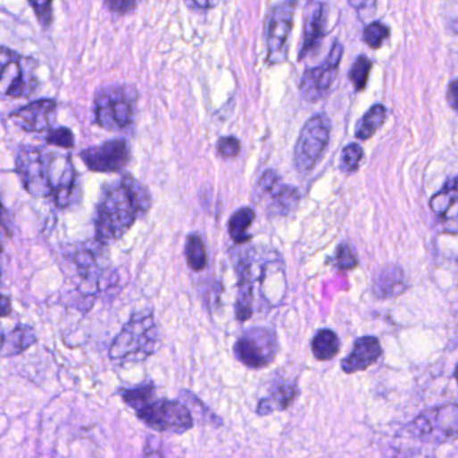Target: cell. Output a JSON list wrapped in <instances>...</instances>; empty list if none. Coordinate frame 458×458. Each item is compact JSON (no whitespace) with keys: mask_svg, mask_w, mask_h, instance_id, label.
<instances>
[{"mask_svg":"<svg viewBox=\"0 0 458 458\" xmlns=\"http://www.w3.org/2000/svg\"><path fill=\"white\" fill-rule=\"evenodd\" d=\"M458 412L455 404L426 410L406 428L412 438L428 444H444L457 437Z\"/></svg>","mask_w":458,"mask_h":458,"instance_id":"cell-6","label":"cell"},{"mask_svg":"<svg viewBox=\"0 0 458 458\" xmlns=\"http://www.w3.org/2000/svg\"><path fill=\"white\" fill-rule=\"evenodd\" d=\"M12 301L7 296L0 295V318H6L12 315Z\"/></svg>","mask_w":458,"mask_h":458,"instance_id":"cell-38","label":"cell"},{"mask_svg":"<svg viewBox=\"0 0 458 458\" xmlns=\"http://www.w3.org/2000/svg\"><path fill=\"white\" fill-rule=\"evenodd\" d=\"M327 20L329 9L326 4H316L308 12L305 26H304L303 46L300 50V60L310 57L312 53L318 52L326 37Z\"/></svg>","mask_w":458,"mask_h":458,"instance_id":"cell-15","label":"cell"},{"mask_svg":"<svg viewBox=\"0 0 458 458\" xmlns=\"http://www.w3.org/2000/svg\"><path fill=\"white\" fill-rule=\"evenodd\" d=\"M279 183V174L273 171V170H269V171L263 172L262 177L260 178V182H258L257 186V194L262 196H268Z\"/></svg>","mask_w":458,"mask_h":458,"instance_id":"cell-34","label":"cell"},{"mask_svg":"<svg viewBox=\"0 0 458 458\" xmlns=\"http://www.w3.org/2000/svg\"><path fill=\"white\" fill-rule=\"evenodd\" d=\"M151 207V196L140 182L125 175L106 186L96 212V237L100 244L121 238Z\"/></svg>","mask_w":458,"mask_h":458,"instance_id":"cell-1","label":"cell"},{"mask_svg":"<svg viewBox=\"0 0 458 458\" xmlns=\"http://www.w3.org/2000/svg\"><path fill=\"white\" fill-rule=\"evenodd\" d=\"M277 351V335L271 329L262 327L247 329L234 346L237 359L245 366L254 370L269 366L276 359Z\"/></svg>","mask_w":458,"mask_h":458,"instance_id":"cell-8","label":"cell"},{"mask_svg":"<svg viewBox=\"0 0 458 458\" xmlns=\"http://www.w3.org/2000/svg\"><path fill=\"white\" fill-rule=\"evenodd\" d=\"M298 388L295 382H284L274 385L269 391V396L262 398L258 404L257 412L260 415H268L273 412H281L287 409L297 398Z\"/></svg>","mask_w":458,"mask_h":458,"instance_id":"cell-17","label":"cell"},{"mask_svg":"<svg viewBox=\"0 0 458 458\" xmlns=\"http://www.w3.org/2000/svg\"><path fill=\"white\" fill-rule=\"evenodd\" d=\"M254 220L255 212H253L252 207H242L231 215L229 221V234L236 244H245L252 239L249 229Z\"/></svg>","mask_w":458,"mask_h":458,"instance_id":"cell-21","label":"cell"},{"mask_svg":"<svg viewBox=\"0 0 458 458\" xmlns=\"http://www.w3.org/2000/svg\"><path fill=\"white\" fill-rule=\"evenodd\" d=\"M155 396V386L152 383L138 386V387L129 388V390L122 391L121 396L128 406L133 409H140L144 404H148Z\"/></svg>","mask_w":458,"mask_h":458,"instance_id":"cell-27","label":"cell"},{"mask_svg":"<svg viewBox=\"0 0 458 458\" xmlns=\"http://www.w3.org/2000/svg\"><path fill=\"white\" fill-rule=\"evenodd\" d=\"M447 103L452 106L453 111H457V81L453 79L450 82L449 87H447Z\"/></svg>","mask_w":458,"mask_h":458,"instance_id":"cell-36","label":"cell"},{"mask_svg":"<svg viewBox=\"0 0 458 458\" xmlns=\"http://www.w3.org/2000/svg\"><path fill=\"white\" fill-rule=\"evenodd\" d=\"M37 342L34 329L29 326H18L9 332H0V356L20 355Z\"/></svg>","mask_w":458,"mask_h":458,"instance_id":"cell-18","label":"cell"},{"mask_svg":"<svg viewBox=\"0 0 458 458\" xmlns=\"http://www.w3.org/2000/svg\"><path fill=\"white\" fill-rule=\"evenodd\" d=\"M136 98L135 89L124 85H111L98 90L95 98L96 122L108 130L129 127L135 116Z\"/></svg>","mask_w":458,"mask_h":458,"instance_id":"cell-3","label":"cell"},{"mask_svg":"<svg viewBox=\"0 0 458 458\" xmlns=\"http://www.w3.org/2000/svg\"><path fill=\"white\" fill-rule=\"evenodd\" d=\"M268 196H271V209L276 214L287 215L292 212L300 202V193L293 186L277 185Z\"/></svg>","mask_w":458,"mask_h":458,"instance_id":"cell-22","label":"cell"},{"mask_svg":"<svg viewBox=\"0 0 458 458\" xmlns=\"http://www.w3.org/2000/svg\"><path fill=\"white\" fill-rule=\"evenodd\" d=\"M47 179L54 204L61 209L68 207L77 187V171L71 156L47 154Z\"/></svg>","mask_w":458,"mask_h":458,"instance_id":"cell-12","label":"cell"},{"mask_svg":"<svg viewBox=\"0 0 458 458\" xmlns=\"http://www.w3.org/2000/svg\"><path fill=\"white\" fill-rule=\"evenodd\" d=\"M0 254H2V246H0Z\"/></svg>","mask_w":458,"mask_h":458,"instance_id":"cell-40","label":"cell"},{"mask_svg":"<svg viewBox=\"0 0 458 458\" xmlns=\"http://www.w3.org/2000/svg\"><path fill=\"white\" fill-rule=\"evenodd\" d=\"M343 50H345L343 45L339 44V41H335L326 61L321 65L304 73L300 82V95L304 100L316 103L329 95L337 79V71L342 62Z\"/></svg>","mask_w":458,"mask_h":458,"instance_id":"cell-9","label":"cell"},{"mask_svg":"<svg viewBox=\"0 0 458 458\" xmlns=\"http://www.w3.org/2000/svg\"><path fill=\"white\" fill-rule=\"evenodd\" d=\"M457 202V179L452 178L445 183L442 190L431 198L430 207L434 214L438 217H446L453 206Z\"/></svg>","mask_w":458,"mask_h":458,"instance_id":"cell-24","label":"cell"},{"mask_svg":"<svg viewBox=\"0 0 458 458\" xmlns=\"http://www.w3.org/2000/svg\"><path fill=\"white\" fill-rule=\"evenodd\" d=\"M186 260L193 271H201L206 268L207 255L204 239L198 234L188 236L186 244Z\"/></svg>","mask_w":458,"mask_h":458,"instance_id":"cell-25","label":"cell"},{"mask_svg":"<svg viewBox=\"0 0 458 458\" xmlns=\"http://www.w3.org/2000/svg\"><path fill=\"white\" fill-rule=\"evenodd\" d=\"M17 172L23 187L34 198H49L47 154L36 146H25L17 156Z\"/></svg>","mask_w":458,"mask_h":458,"instance_id":"cell-10","label":"cell"},{"mask_svg":"<svg viewBox=\"0 0 458 458\" xmlns=\"http://www.w3.org/2000/svg\"><path fill=\"white\" fill-rule=\"evenodd\" d=\"M106 9L114 14L124 15L136 7V0H104Z\"/></svg>","mask_w":458,"mask_h":458,"instance_id":"cell-35","label":"cell"},{"mask_svg":"<svg viewBox=\"0 0 458 458\" xmlns=\"http://www.w3.org/2000/svg\"><path fill=\"white\" fill-rule=\"evenodd\" d=\"M331 129V120L326 113L315 114L305 122L295 146V166L298 171L315 169L329 146Z\"/></svg>","mask_w":458,"mask_h":458,"instance_id":"cell-5","label":"cell"},{"mask_svg":"<svg viewBox=\"0 0 458 458\" xmlns=\"http://www.w3.org/2000/svg\"><path fill=\"white\" fill-rule=\"evenodd\" d=\"M188 2L198 9L204 10L212 9L218 4V0H188Z\"/></svg>","mask_w":458,"mask_h":458,"instance_id":"cell-39","label":"cell"},{"mask_svg":"<svg viewBox=\"0 0 458 458\" xmlns=\"http://www.w3.org/2000/svg\"><path fill=\"white\" fill-rule=\"evenodd\" d=\"M217 151L222 158H236L241 151V143L233 136L221 137L217 143Z\"/></svg>","mask_w":458,"mask_h":458,"instance_id":"cell-33","label":"cell"},{"mask_svg":"<svg viewBox=\"0 0 458 458\" xmlns=\"http://www.w3.org/2000/svg\"><path fill=\"white\" fill-rule=\"evenodd\" d=\"M53 2L54 0H29L31 9L45 28H49L53 22Z\"/></svg>","mask_w":458,"mask_h":458,"instance_id":"cell-32","label":"cell"},{"mask_svg":"<svg viewBox=\"0 0 458 458\" xmlns=\"http://www.w3.org/2000/svg\"><path fill=\"white\" fill-rule=\"evenodd\" d=\"M340 340L331 329H321L312 340V353L319 361H331L339 354Z\"/></svg>","mask_w":458,"mask_h":458,"instance_id":"cell-23","label":"cell"},{"mask_svg":"<svg viewBox=\"0 0 458 458\" xmlns=\"http://www.w3.org/2000/svg\"><path fill=\"white\" fill-rule=\"evenodd\" d=\"M158 327L151 313H136L125 324L109 348V356L117 363L141 362L155 353Z\"/></svg>","mask_w":458,"mask_h":458,"instance_id":"cell-2","label":"cell"},{"mask_svg":"<svg viewBox=\"0 0 458 458\" xmlns=\"http://www.w3.org/2000/svg\"><path fill=\"white\" fill-rule=\"evenodd\" d=\"M293 14H295V2L287 0L279 6L274 7L266 33V45H268L269 62H285L289 53V38L292 33Z\"/></svg>","mask_w":458,"mask_h":458,"instance_id":"cell-11","label":"cell"},{"mask_svg":"<svg viewBox=\"0 0 458 458\" xmlns=\"http://www.w3.org/2000/svg\"><path fill=\"white\" fill-rule=\"evenodd\" d=\"M57 103L54 100H38L23 106L10 116L12 121L28 132H45L54 121Z\"/></svg>","mask_w":458,"mask_h":458,"instance_id":"cell-14","label":"cell"},{"mask_svg":"<svg viewBox=\"0 0 458 458\" xmlns=\"http://www.w3.org/2000/svg\"><path fill=\"white\" fill-rule=\"evenodd\" d=\"M383 350L379 340L374 337H359L354 345L353 351L347 358L343 359L342 369L346 374H355L364 371L372 364L377 363L382 356Z\"/></svg>","mask_w":458,"mask_h":458,"instance_id":"cell-16","label":"cell"},{"mask_svg":"<svg viewBox=\"0 0 458 458\" xmlns=\"http://www.w3.org/2000/svg\"><path fill=\"white\" fill-rule=\"evenodd\" d=\"M364 152L359 144L351 143L343 149L342 158H340V170L346 174H354L358 171L362 161H363Z\"/></svg>","mask_w":458,"mask_h":458,"instance_id":"cell-28","label":"cell"},{"mask_svg":"<svg viewBox=\"0 0 458 458\" xmlns=\"http://www.w3.org/2000/svg\"><path fill=\"white\" fill-rule=\"evenodd\" d=\"M375 2H377V0H348V4H350L354 9L358 10V12L371 9V7L375 6Z\"/></svg>","mask_w":458,"mask_h":458,"instance_id":"cell-37","label":"cell"},{"mask_svg":"<svg viewBox=\"0 0 458 458\" xmlns=\"http://www.w3.org/2000/svg\"><path fill=\"white\" fill-rule=\"evenodd\" d=\"M46 143L60 148L71 149L74 146V135L69 128H57L47 130Z\"/></svg>","mask_w":458,"mask_h":458,"instance_id":"cell-30","label":"cell"},{"mask_svg":"<svg viewBox=\"0 0 458 458\" xmlns=\"http://www.w3.org/2000/svg\"><path fill=\"white\" fill-rule=\"evenodd\" d=\"M136 412L141 422L162 433L183 434L194 425L193 415L187 406L171 399H152Z\"/></svg>","mask_w":458,"mask_h":458,"instance_id":"cell-7","label":"cell"},{"mask_svg":"<svg viewBox=\"0 0 458 458\" xmlns=\"http://www.w3.org/2000/svg\"><path fill=\"white\" fill-rule=\"evenodd\" d=\"M406 287V276L398 266H387L383 269L374 281V293L379 298L398 297Z\"/></svg>","mask_w":458,"mask_h":458,"instance_id":"cell-19","label":"cell"},{"mask_svg":"<svg viewBox=\"0 0 458 458\" xmlns=\"http://www.w3.org/2000/svg\"><path fill=\"white\" fill-rule=\"evenodd\" d=\"M358 265V257H356L355 250L353 245L345 242L337 247V266L342 271H350Z\"/></svg>","mask_w":458,"mask_h":458,"instance_id":"cell-31","label":"cell"},{"mask_svg":"<svg viewBox=\"0 0 458 458\" xmlns=\"http://www.w3.org/2000/svg\"><path fill=\"white\" fill-rule=\"evenodd\" d=\"M37 61L0 46V96L26 98L36 92Z\"/></svg>","mask_w":458,"mask_h":458,"instance_id":"cell-4","label":"cell"},{"mask_svg":"<svg viewBox=\"0 0 458 458\" xmlns=\"http://www.w3.org/2000/svg\"><path fill=\"white\" fill-rule=\"evenodd\" d=\"M388 34L390 31L387 26L380 22H372L364 29L363 39L371 49H379Z\"/></svg>","mask_w":458,"mask_h":458,"instance_id":"cell-29","label":"cell"},{"mask_svg":"<svg viewBox=\"0 0 458 458\" xmlns=\"http://www.w3.org/2000/svg\"><path fill=\"white\" fill-rule=\"evenodd\" d=\"M372 69V62L366 55H359L354 65L351 66L348 79L351 84L355 87L356 92H362L366 89L367 82H369L370 71Z\"/></svg>","mask_w":458,"mask_h":458,"instance_id":"cell-26","label":"cell"},{"mask_svg":"<svg viewBox=\"0 0 458 458\" xmlns=\"http://www.w3.org/2000/svg\"><path fill=\"white\" fill-rule=\"evenodd\" d=\"M385 106L377 104V105L371 106L366 113L363 114L358 124L355 127V137L358 140H369L372 136L377 133V130L382 127L383 122L386 120Z\"/></svg>","mask_w":458,"mask_h":458,"instance_id":"cell-20","label":"cell"},{"mask_svg":"<svg viewBox=\"0 0 458 458\" xmlns=\"http://www.w3.org/2000/svg\"><path fill=\"white\" fill-rule=\"evenodd\" d=\"M85 166L93 172H119L130 161V149L122 138L105 141L101 146H92L81 152Z\"/></svg>","mask_w":458,"mask_h":458,"instance_id":"cell-13","label":"cell"}]
</instances>
